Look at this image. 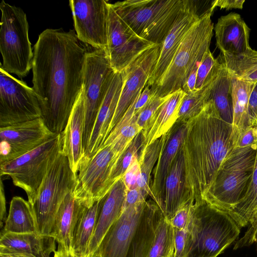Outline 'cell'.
<instances>
[{"instance_id": "cell-41", "label": "cell", "mask_w": 257, "mask_h": 257, "mask_svg": "<svg viewBox=\"0 0 257 257\" xmlns=\"http://www.w3.org/2000/svg\"><path fill=\"white\" fill-rule=\"evenodd\" d=\"M175 251L174 257H187L191 245V237L187 230L174 228Z\"/></svg>"}, {"instance_id": "cell-53", "label": "cell", "mask_w": 257, "mask_h": 257, "mask_svg": "<svg viewBox=\"0 0 257 257\" xmlns=\"http://www.w3.org/2000/svg\"><path fill=\"white\" fill-rule=\"evenodd\" d=\"M0 257H4V256H2V255H0Z\"/></svg>"}, {"instance_id": "cell-39", "label": "cell", "mask_w": 257, "mask_h": 257, "mask_svg": "<svg viewBox=\"0 0 257 257\" xmlns=\"http://www.w3.org/2000/svg\"><path fill=\"white\" fill-rule=\"evenodd\" d=\"M169 96L170 95H168L163 97L151 95L148 102L139 114L137 118V123L142 130Z\"/></svg>"}, {"instance_id": "cell-24", "label": "cell", "mask_w": 257, "mask_h": 257, "mask_svg": "<svg viewBox=\"0 0 257 257\" xmlns=\"http://www.w3.org/2000/svg\"><path fill=\"white\" fill-rule=\"evenodd\" d=\"M86 208L76 198L74 190L66 195L59 208L50 235L66 250H72L75 230Z\"/></svg>"}, {"instance_id": "cell-12", "label": "cell", "mask_w": 257, "mask_h": 257, "mask_svg": "<svg viewBox=\"0 0 257 257\" xmlns=\"http://www.w3.org/2000/svg\"><path fill=\"white\" fill-rule=\"evenodd\" d=\"M41 114L33 87L0 66V127L40 118Z\"/></svg>"}, {"instance_id": "cell-32", "label": "cell", "mask_w": 257, "mask_h": 257, "mask_svg": "<svg viewBox=\"0 0 257 257\" xmlns=\"http://www.w3.org/2000/svg\"><path fill=\"white\" fill-rule=\"evenodd\" d=\"M254 83L232 78V124L237 128L240 134L252 125L248 101Z\"/></svg>"}, {"instance_id": "cell-1", "label": "cell", "mask_w": 257, "mask_h": 257, "mask_svg": "<svg viewBox=\"0 0 257 257\" xmlns=\"http://www.w3.org/2000/svg\"><path fill=\"white\" fill-rule=\"evenodd\" d=\"M87 52L71 29H47L34 46L33 88L41 117L54 133L64 131L81 93Z\"/></svg>"}, {"instance_id": "cell-42", "label": "cell", "mask_w": 257, "mask_h": 257, "mask_svg": "<svg viewBox=\"0 0 257 257\" xmlns=\"http://www.w3.org/2000/svg\"><path fill=\"white\" fill-rule=\"evenodd\" d=\"M140 173L138 157L136 158L121 178L127 190L138 188L137 181Z\"/></svg>"}, {"instance_id": "cell-29", "label": "cell", "mask_w": 257, "mask_h": 257, "mask_svg": "<svg viewBox=\"0 0 257 257\" xmlns=\"http://www.w3.org/2000/svg\"><path fill=\"white\" fill-rule=\"evenodd\" d=\"M1 232L39 233L38 224L33 206L20 196H14Z\"/></svg>"}, {"instance_id": "cell-26", "label": "cell", "mask_w": 257, "mask_h": 257, "mask_svg": "<svg viewBox=\"0 0 257 257\" xmlns=\"http://www.w3.org/2000/svg\"><path fill=\"white\" fill-rule=\"evenodd\" d=\"M184 159L182 148L177 155L166 178L162 212L169 220L187 202Z\"/></svg>"}, {"instance_id": "cell-35", "label": "cell", "mask_w": 257, "mask_h": 257, "mask_svg": "<svg viewBox=\"0 0 257 257\" xmlns=\"http://www.w3.org/2000/svg\"><path fill=\"white\" fill-rule=\"evenodd\" d=\"M174 228L163 214L156 229L147 257H174Z\"/></svg>"}, {"instance_id": "cell-47", "label": "cell", "mask_w": 257, "mask_h": 257, "mask_svg": "<svg viewBox=\"0 0 257 257\" xmlns=\"http://www.w3.org/2000/svg\"><path fill=\"white\" fill-rule=\"evenodd\" d=\"M249 112L251 125H255L257 120V82L254 83L249 97Z\"/></svg>"}, {"instance_id": "cell-5", "label": "cell", "mask_w": 257, "mask_h": 257, "mask_svg": "<svg viewBox=\"0 0 257 257\" xmlns=\"http://www.w3.org/2000/svg\"><path fill=\"white\" fill-rule=\"evenodd\" d=\"M256 154L257 144L236 147L222 164L204 202L226 212L232 210L247 191L254 171Z\"/></svg>"}, {"instance_id": "cell-21", "label": "cell", "mask_w": 257, "mask_h": 257, "mask_svg": "<svg viewBox=\"0 0 257 257\" xmlns=\"http://www.w3.org/2000/svg\"><path fill=\"white\" fill-rule=\"evenodd\" d=\"M126 189L122 178L117 181L105 196L96 228L89 242L86 257H94L103 238L123 209Z\"/></svg>"}, {"instance_id": "cell-48", "label": "cell", "mask_w": 257, "mask_h": 257, "mask_svg": "<svg viewBox=\"0 0 257 257\" xmlns=\"http://www.w3.org/2000/svg\"><path fill=\"white\" fill-rule=\"evenodd\" d=\"M244 0H217L216 7L221 9L229 10L233 9H242Z\"/></svg>"}, {"instance_id": "cell-40", "label": "cell", "mask_w": 257, "mask_h": 257, "mask_svg": "<svg viewBox=\"0 0 257 257\" xmlns=\"http://www.w3.org/2000/svg\"><path fill=\"white\" fill-rule=\"evenodd\" d=\"M193 204L188 202L180 208L168 221L174 228L188 230L191 222Z\"/></svg>"}, {"instance_id": "cell-28", "label": "cell", "mask_w": 257, "mask_h": 257, "mask_svg": "<svg viewBox=\"0 0 257 257\" xmlns=\"http://www.w3.org/2000/svg\"><path fill=\"white\" fill-rule=\"evenodd\" d=\"M218 61V68L210 84L208 101H213L224 121L232 124V78L225 66Z\"/></svg>"}, {"instance_id": "cell-37", "label": "cell", "mask_w": 257, "mask_h": 257, "mask_svg": "<svg viewBox=\"0 0 257 257\" xmlns=\"http://www.w3.org/2000/svg\"><path fill=\"white\" fill-rule=\"evenodd\" d=\"M143 144L142 132L139 133L133 140L127 149L119 156L113 166L109 180V186L112 185L121 179L133 161L138 157Z\"/></svg>"}, {"instance_id": "cell-4", "label": "cell", "mask_w": 257, "mask_h": 257, "mask_svg": "<svg viewBox=\"0 0 257 257\" xmlns=\"http://www.w3.org/2000/svg\"><path fill=\"white\" fill-rule=\"evenodd\" d=\"M212 14L202 17L184 37L169 68L151 89V95L165 97L182 89L188 76L198 69L213 35Z\"/></svg>"}, {"instance_id": "cell-36", "label": "cell", "mask_w": 257, "mask_h": 257, "mask_svg": "<svg viewBox=\"0 0 257 257\" xmlns=\"http://www.w3.org/2000/svg\"><path fill=\"white\" fill-rule=\"evenodd\" d=\"M211 81L199 90L186 93L182 99L177 121L187 123L200 113L208 101Z\"/></svg>"}, {"instance_id": "cell-46", "label": "cell", "mask_w": 257, "mask_h": 257, "mask_svg": "<svg viewBox=\"0 0 257 257\" xmlns=\"http://www.w3.org/2000/svg\"><path fill=\"white\" fill-rule=\"evenodd\" d=\"M151 95V89L149 86L146 85L137 98L134 110V113L135 116H139V114L148 102Z\"/></svg>"}, {"instance_id": "cell-43", "label": "cell", "mask_w": 257, "mask_h": 257, "mask_svg": "<svg viewBox=\"0 0 257 257\" xmlns=\"http://www.w3.org/2000/svg\"><path fill=\"white\" fill-rule=\"evenodd\" d=\"M257 144V125H252L240 134L236 147H245Z\"/></svg>"}, {"instance_id": "cell-11", "label": "cell", "mask_w": 257, "mask_h": 257, "mask_svg": "<svg viewBox=\"0 0 257 257\" xmlns=\"http://www.w3.org/2000/svg\"><path fill=\"white\" fill-rule=\"evenodd\" d=\"M118 158L111 146L101 147L93 155L83 157L74 194L85 207H91L108 192L110 173Z\"/></svg>"}, {"instance_id": "cell-38", "label": "cell", "mask_w": 257, "mask_h": 257, "mask_svg": "<svg viewBox=\"0 0 257 257\" xmlns=\"http://www.w3.org/2000/svg\"><path fill=\"white\" fill-rule=\"evenodd\" d=\"M219 64L209 49L204 54L197 72L195 90L207 85L213 77Z\"/></svg>"}, {"instance_id": "cell-49", "label": "cell", "mask_w": 257, "mask_h": 257, "mask_svg": "<svg viewBox=\"0 0 257 257\" xmlns=\"http://www.w3.org/2000/svg\"><path fill=\"white\" fill-rule=\"evenodd\" d=\"M0 255L4 257H37L26 252L3 246H0Z\"/></svg>"}, {"instance_id": "cell-13", "label": "cell", "mask_w": 257, "mask_h": 257, "mask_svg": "<svg viewBox=\"0 0 257 257\" xmlns=\"http://www.w3.org/2000/svg\"><path fill=\"white\" fill-rule=\"evenodd\" d=\"M216 0H185L184 4L162 43V50L155 69L146 85L155 86L171 64L184 37L202 17L212 14Z\"/></svg>"}, {"instance_id": "cell-16", "label": "cell", "mask_w": 257, "mask_h": 257, "mask_svg": "<svg viewBox=\"0 0 257 257\" xmlns=\"http://www.w3.org/2000/svg\"><path fill=\"white\" fill-rule=\"evenodd\" d=\"M58 134L51 132L41 117L0 127V164L31 151Z\"/></svg>"}, {"instance_id": "cell-51", "label": "cell", "mask_w": 257, "mask_h": 257, "mask_svg": "<svg viewBox=\"0 0 257 257\" xmlns=\"http://www.w3.org/2000/svg\"><path fill=\"white\" fill-rule=\"evenodd\" d=\"M54 257H83L75 253L73 250H66L63 247L58 245V248L54 252Z\"/></svg>"}, {"instance_id": "cell-22", "label": "cell", "mask_w": 257, "mask_h": 257, "mask_svg": "<svg viewBox=\"0 0 257 257\" xmlns=\"http://www.w3.org/2000/svg\"><path fill=\"white\" fill-rule=\"evenodd\" d=\"M122 86L121 72H116L98 111L83 157L94 154L108 136V130L117 105Z\"/></svg>"}, {"instance_id": "cell-14", "label": "cell", "mask_w": 257, "mask_h": 257, "mask_svg": "<svg viewBox=\"0 0 257 257\" xmlns=\"http://www.w3.org/2000/svg\"><path fill=\"white\" fill-rule=\"evenodd\" d=\"M109 5L104 0L69 1L75 31L80 41L107 51Z\"/></svg>"}, {"instance_id": "cell-9", "label": "cell", "mask_w": 257, "mask_h": 257, "mask_svg": "<svg viewBox=\"0 0 257 257\" xmlns=\"http://www.w3.org/2000/svg\"><path fill=\"white\" fill-rule=\"evenodd\" d=\"M61 133L31 151L0 164L1 177L7 176L26 193L33 206L47 171L62 151Z\"/></svg>"}, {"instance_id": "cell-27", "label": "cell", "mask_w": 257, "mask_h": 257, "mask_svg": "<svg viewBox=\"0 0 257 257\" xmlns=\"http://www.w3.org/2000/svg\"><path fill=\"white\" fill-rule=\"evenodd\" d=\"M56 240L38 233L1 232L0 246L26 252L37 257H50L56 250Z\"/></svg>"}, {"instance_id": "cell-15", "label": "cell", "mask_w": 257, "mask_h": 257, "mask_svg": "<svg viewBox=\"0 0 257 257\" xmlns=\"http://www.w3.org/2000/svg\"><path fill=\"white\" fill-rule=\"evenodd\" d=\"M162 48V44L150 47L120 72L122 86L108 135L146 86L156 66Z\"/></svg>"}, {"instance_id": "cell-23", "label": "cell", "mask_w": 257, "mask_h": 257, "mask_svg": "<svg viewBox=\"0 0 257 257\" xmlns=\"http://www.w3.org/2000/svg\"><path fill=\"white\" fill-rule=\"evenodd\" d=\"M84 117V102L82 90L67 124L61 133L62 152L67 157L70 168L75 175H77L79 165L84 153L83 148Z\"/></svg>"}, {"instance_id": "cell-34", "label": "cell", "mask_w": 257, "mask_h": 257, "mask_svg": "<svg viewBox=\"0 0 257 257\" xmlns=\"http://www.w3.org/2000/svg\"><path fill=\"white\" fill-rule=\"evenodd\" d=\"M162 143L163 136L148 146L141 148L138 156L140 173L137 181L138 186L151 197V172L159 157Z\"/></svg>"}, {"instance_id": "cell-3", "label": "cell", "mask_w": 257, "mask_h": 257, "mask_svg": "<svg viewBox=\"0 0 257 257\" xmlns=\"http://www.w3.org/2000/svg\"><path fill=\"white\" fill-rule=\"evenodd\" d=\"M185 0H126L110 4L139 37L161 44L172 28Z\"/></svg>"}, {"instance_id": "cell-10", "label": "cell", "mask_w": 257, "mask_h": 257, "mask_svg": "<svg viewBox=\"0 0 257 257\" xmlns=\"http://www.w3.org/2000/svg\"><path fill=\"white\" fill-rule=\"evenodd\" d=\"M115 72L111 66L106 50L94 49L87 52L82 89L85 109L84 152L87 148L98 111Z\"/></svg>"}, {"instance_id": "cell-25", "label": "cell", "mask_w": 257, "mask_h": 257, "mask_svg": "<svg viewBox=\"0 0 257 257\" xmlns=\"http://www.w3.org/2000/svg\"><path fill=\"white\" fill-rule=\"evenodd\" d=\"M186 94L180 89L170 94L166 101L147 122L141 131L143 137L142 148L161 138L175 124L182 99Z\"/></svg>"}, {"instance_id": "cell-20", "label": "cell", "mask_w": 257, "mask_h": 257, "mask_svg": "<svg viewBox=\"0 0 257 257\" xmlns=\"http://www.w3.org/2000/svg\"><path fill=\"white\" fill-rule=\"evenodd\" d=\"M214 29L216 46L221 53L235 55L251 49L250 29L238 14L230 13L220 17Z\"/></svg>"}, {"instance_id": "cell-31", "label": "cell", "mask_w": 257, "mask_h": 257, "mask_svg": "<svg viewBox=\"0 0 257 257\" xmlns=\"http://www.w3.org/2000/svg\"><path fill=\"white\" fill-rule=\"evenodd\" d=\"M104 198L86 208L77 223L72 241V250L79 255L86 257L89 242L94 232L98 215Z\"/></svg>"}, {"instance_id": "cell-33", "label": "cell", "mask_w": 257, "mask_h": 257, "mask_svg": "<svg viewBox=\"0 0 257 257\" xmlns=\"http://www.w3.org/2000/svg\"><path fill=\"white\" fill-rule=\"evenodd\" d=\"M227 213L240 228L248 226L257 219V154L252 176L244 196Z\"/></svg>"}, {"instance_id": "cell-52", "label": "cell", "mask_w": 257, "mask_h": 257, "mask_svg": "<svg viewBox=\"0 0 257 257\" xmlns=\"http://www.w3.org/2000/svg\"><path fill=\"white\" fill-rule=\"evenodd\" d=\"M255 125H257V120H256V123H255Z\"/></svg>"}, {"instance_id": "cell-44", "label": "cell", "mask_w": 257, "mask_h": 257, "mask_svg": "<svg viewBox=\"0 0 257 257\" xmlns=\"http://www.w3.org/2000/svg\"><path fill=\"white\" fill-rule=\"evenodd\" d=\"M253 242H255L257 244V219L248 226L244 235L236 243L234 249L249 245Z\"/></svg>"}, {"instance_id": "cell-30", "label": "cell", "mask_w": 257, "mask_h": 257, "mask_svg": "<svg viewBox=\"0 0 257 257\" xmlns=\"http://www.w3.org/2000/svg\"><path fill=\"white\" fill-rule=\"evenodd\" d=\"M217 58L232 78L252 83L257 82V51L251 48L238 54L220 53Z\"/></svg>"}, {"instance_id": "cell-6", "label": "cell", "mask_w": 257, "mask_h": 257, "mask_svg": "<svg viewBox=\"0 0 257 257\" xmlns=\"http://www.w3.org/2000/svg\"><path fill=\"white\" fill-rule=\"evenodd\" d=\"M187 230L191 237L187 257H217L238 238L240 228L227 212L204 202L193 205Z\"/></svg>"}, {"instance_id": "cell-17", "label": "cell", "mask_w": 257, "mask_h": 257, "mask_svg": "<svg viewBox=\"0 0 257 257\" xmlns=\"http://www.w3.org/2000/svg\"><path fill=\"white\" fill-rule=\"evenodd\" d=\"M109 5L107 53L112 68L120 72L155 45L138 36Z\"/></svg>"}, {"instance_id": "cell-7", "label": "cell", "mask_w": 257, "mask_h": 257, "mask_svg": "<svg viewBox=\"0 0 257 257\" xmlns=\"http://www.w3.org/2000/svg\"><path fill=\"white\" fill-rule=\"evenodd\" d=\"M0 10V51L3 61L0 66L9 73L23 78L32 68L34 56L26 14L21 8L4 0Z\"/></svg>"}, {"instance_id": "cell-8", "label": "cell", "mask_w": 257, "mask_h": 257, "mask_svg": "<svg viewBox=\"0 0 257 257\" xmlns=\"http://www.w3.org/2000/svg\"><path fill=\"white\" fill-rule=\"evenodd\" d=\"M76 184L77 175L61 151L49 166L33 205L39 234L51 235L62 201L69 192L75 189Z\"/></svg>"}, {"instance_id": "cell-50", "label": "cell", "mask_w": 257, "mask_h": 257, "mask_svg": "<svg viewBox=\"0 0 257 257\" xmlns=\"http://www.w3.org/2000/svg\"><path fill=\"white\" fill-rule=\"evenodd\" d=\"M1 197H0V226L2 228L3 223L5 222L7 216L6 207V198L2 179H1Z\"/></svg>"}, {"instance_id": "cell-2", "label": "cell", "mask_w": 257, "mask_h": 257, "mask_svg": "<svg viewBox=\"0 0 257 257\" xmlns=\"http://www.w3.org/2000/svg\"><path fill=\"white\" fill-rule=\"evenodd\" d=\"M239 130L220 116L209 100L197 116L187 122L182 146L187 202L197 206L213 185L224 160L237 146Z\"/></svg>"}, {"instance_id": "cell-18", "label": "cell", "mask_w": 257, "mask_h": 257, "mask_svg": "<svg viewBox=\"0 0 257 257\" xmlns=\"http://www.w3.org/2000/svg\"><path fill=\"white\" fill-rule=\"evenodd\" d=\"M147 201L124 207L103 238L94 257H134V239Z\"/></svg>"}, {"instance_id": "cell-19", "label": "cell", "mask_w": 257, "mask_h": 257, "mask_svg": "<svg viewBox=\"0 0 257 257\" xmlns=\"http://www.w3.org/2000/svg\"><path fill=\"white\" fill-rule=\"evenodd\" d=\"M187 123L177 121L169 131L163 135L160 154L153 171L151 198L162 211L165 183L175 158L182 148L186 134Z\"/></svg>"}, {"instance_id": "cell-45", "label": "cell", "mask_w": 257, "mask_h": 257, "mask_svg": "<svg viewBox=\"0 0 257 257\" xmlns=\"http://www.w3.org/2000/svg\"><path fill=\"white\" fill-rule=\"evenodd\" d=\"M149 195L139 188L126 190L123 208L147 201Z\"/></svg>"}]
</instances>
